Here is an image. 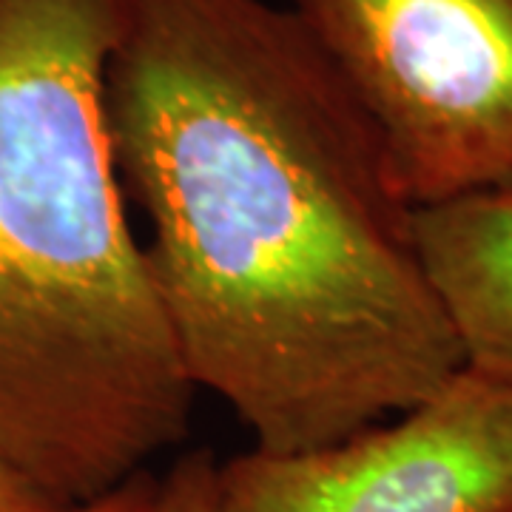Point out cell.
I'll return each instance as SVG.
<instances>
[{
	"label": "cell",
	"instance_id": "6",
	"mask_svg": "<svg viewBox=\"0 0 512 512\" xmlns=\"http://www.w3.org/2000/svg\"><path fill=\"white\" fill-rule=\"evenodd\" d=\"M148 512H220V461L211 450H194L160 478Z\"/></svg>",
	"mask_w": 512,
	"mask_h": 512
},
{
	"label": "cell",
	"instance_id": "3",
	"mask_svg": "<svg viewBox=\"0 0 512 512\" xmlns=\"http://www.w3.org/2000/svg\"><path fill=\"white\" fill-rule=\"evenodd\" d=\"M379 128L413 208L512 188V0H282Z\"/></svg>",
	"mask_w": 512,
	"mask_h": 512
},
{
	"label": "cell",
	"instance_id": "1",
	"mask_svg": "<svg viewBox=\"0 0 512 512\" xmlns=\"http://www.w3.org/2000/svg\"><path fill=\"white\" fill-rule=\"evenodd\" d=\"M120 185L185 373L305 453L464 367L379 128L271 0H128L106 69Z\"/></svg>",
	"mask_w": 512,
	"mask_h": 512
},
{
	"label": "cell",
	"instance_id": "8",
	"mask_svg": "<svg viewBox=\"0 0 512 512\" xmlns=\"http://www.w3.org/2000/svg\"><path fill=\"white\" fill-rule=\"evenodd\" d=\"M55 501L0 458V512H60Z\"/></svg>",
	"mask_w": 512,
	"mask_h": 512
},
{
	"label": "cell",
	"instance_id": "4",
	"mask_svg": "<svg viewBox=\"0 0 512 512\" xmlns=\"http://www.w3.org/2000/svg\"><path fill=\"white\" fill-rule=\"evenodd\" d=\"M220 512H512V376L464 365L348 439L228 458Z\"/></svg>",
	"mask_w": 512,
	"mask_h": 512
},
{
	"label": "cell",
	"instance_id": "2",
	"mask_svg": "<svg viewBox=\"0 0 512 512\" xmlns=\"http://www.w3.org/2000/svg\"><path fill=\"white\" fill-rule=\"evenodd\" d=\"M128 0H0V458L57 507L188 436L185 373L111 157Z\"/></svg>",
	"mask_w": 512,
	"mask_h": 512
},
{
	"label": "cell",
	"instance_id": "7",
	"mask_svg": "<svg viewBox=\"0 0 512 512\" xmlns=\"http://www.w3.org/2000/svg\"><path fill=\"white\" fill-rule=\"evenodd\" d=\"M157 484H160V478L143 470V473L123 481L120 487H114L111 493L60 512H148L154 504V495H157Z\"/></svg>",
	"mask_w": 512,
	"mask_h": 512
},
{
	"label": "cell",
	"instance_id": "5",
	"mask_svg": "<svg viewBox=\"0 0 512 512\" xmlns=\"http://www.w3.org/2000/svg\"><path fill=\"white\" fill-rule=\"evenodd\" d=\"M413 234L464 365L512 376V188L421 205Z\"/></svg>",
	"mask_w": 512,
	"mask_h": 512
}]
</instances>
